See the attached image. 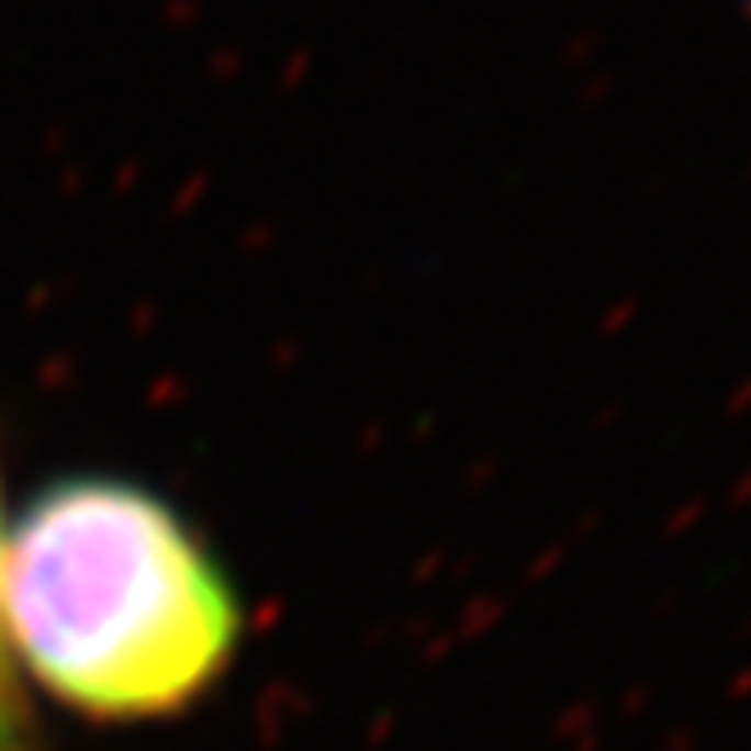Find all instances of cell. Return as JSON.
<instances>
[{"mask_svg": "<svg viewBox=\"0 0 751 751\" xmlns=\"http://www.w3.org/2000/svg\"><path fill=\"white\" fill-rule=\"evenodd\" d=\"M0 625L27 693L91 725H164L227 684L245 603L164 490L68 471L5 516Z\"/></svg>", "mask_w": 751, "mask_h": 751, "instance_id": "obj_1", "label": "cell"}, {"mask_svg": "<svg viewBox=\"0 0 751 751\" xmlns=\"http://www.w3.org/2000/svg\"><path fill=\"white\" fill-rule=\"evenodd\" d=\"M0 539H5V480H0ZM0 751H42L32 693L14 665L5 625H0Z\"/></svg>", "mask_w": 751, "mask_h": 751, "instance_id": "obj_2", "label": "cell"}, {"mask_svg": "<svg viewBox=\"0 0 751 751\" xmlns=\"http://www.w3.org/2000/svg\"><path fill=\"white\" fill-rule=\"evenodd\" d=\"M706 516V498H688L684 507H674L670 516H665V535L670 539H680V535H688L693 530V525Z\"/></svg>", "mask_w": 751, "mask_h": 751, "instance_id": "obj_3", "label": "cell"}, {"mask_svg": "<svg viewBox=\"0 0 751 751\" xmlns=\"http://www.w3.org/2000/svg\"><path fill=\"white\" fill-rule=\"evenodd\" d=\"M747 412H751V375H747V381H738L729 390V399H725V417H747Z\"/></svg>", "mask_w": 751, "mask_h": 751, "instance_id": "obj_4", "label": "cell"}, {"mask_svg": "<svg viewBox=\"0 0 751 751\" xmlns=\"http://www.w3.org/2000/svg\"><path fill=\"white\" fill-rule=\"evenodd\" d=\"M661 751H697V729H670L665 733V742H661Z\"/></svg>", "mask_w": 751, "mask_h": 751, "instance_id": "obj_5", "label": "cell"}, {"mask_svg": "<svg viewBox=\"0 0 751 751\" xmlns=\"http://www.w3.org/2000/svg\"><path fill=\"white\" fill-rule=\"evenodd\" d=\"M751 503V467L733 480V490H729V507H747Z\"/></svg>", "mask_w": 751, "mask_h": 751, "instance_id": "obj_6", "label": "cell"}, {"mask_svg": "<svg viewBox=\"0 0 751 751\" xmlns=\"http://www.w3.org/2000/svg\"><path fill=\"white\" fill-rule=\"evenodd\" d=\"M729 702H751V665L729 680Z\"/></svg>", "mask_w": 751, "mask_h": 751, "instance_id": "obj_7", "label": "cell"}, {"mask_svg": "<svg viewBox=\"0 0 751 751\" xmlns=\"http://www.w3.org/2000/svg\"><path fill=\"white\" fill-rule=\"evenodd\" d=\"M643 702H648V693L638 688V693H629V706H625V710H643Z\"/></svg>", "mask_w": 751, "mask_h": 751, "instance_id": "obj_8", "label": "cell"}, {"mask_svg": "<svg viewBox=\"0 0 751 751\" xmlns=\"http://www.w3.org/2000/svg\"><path fill=\"white\" fill-rule=\"evenodd\" d=\"M738 14H742V19L751 23V0H738Z\"/></svg>", "mask_w": 751, "mask_h": 751, "instance_id": "obj_9", "label": "cell"}, {"mask_svg": "<svg viewBox=\"0 0 751 751\" xmlns=\"http://www.w3.org/2000/svg\"><path fill=\"white\" fill-rule=\"evenodd\" d=\"M738 638H751V620H747V625H738Z\"/></svg>", "mask_w": 751, "mask_h": 751, "instance_id": "obj_10", "label": "cell"}, {"mask_svg": "<svg viewBox=\"0 0 751 751\" xmlns=\"http://www.w3.org/2000/svg\"><path fill=\"white\" fill-rule=\"evenodd\" d=\"M742 181H751V159H747V164H742Z\"/></svg>", "mask_w": 751, "mask_h": 751, "instance_id": "obj_11", "label": "cell"}]
</instances>
